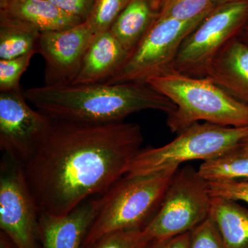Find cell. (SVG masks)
Listing matches in <instances>:
<instances>
[{
	"label": "cell",
	"mask_w": 248,
	"mask_h": 248,
	"mask_svg": "<svg viewBox=\"0 0 248 248\" xmlns=\"http://www.w3.org/2000/svg\"><path fill=\"white\" fill-rule=\"evenodd\" d=\"M38 31L0 19V60H12L38 53Z\"/></svg>",
	"instance_id": "d6986e66"
},
{
	"label": "cell",
	"mask_w": 248,
	"mask_h": 248,
	"mask_svg": "<svg viewBox=\"0 0 248 248\" xmlns=\"http://www.w3.org/2000/svg\"><path fill=\"white\" fill-rule=\"evenodd\" d=\"M35 53L12 60H0V93L20 91V79Z\"/></svg>",
	"instance_id": "603a6c76"
},
{
	"label": "cell",
	"mask_w": 248,
	"mask_h": 248,
	"mask_svg": "<svg viewBox=\"0 0 248 248\" xmlns=\"http://www.w3.org/2000/svg\"><path fill=\"white\" fill-rule=\"evenodd\" d=\"M189 248H226L210 217L191 231Z\"/></svg>",
	"instance_id": "cb8c5ba5"
},
{
	"label": "cell",
	"mask_w": 248,
	"mask_h": 248,
	"mask_svg": "<svg viewBox=\"0 0 248 248\" xmlns=\"http://www.w3.org/2000/svg\"><path fill=\"white\" fill-rule=\"evenodd\" d=\"M248 135V127L196 123L164 146L141 150L130 161L125 175H146L179 168L187 161L213 159L239 145Z\"/></svg>",
	"instance_id": "5b68a950"
},
{
	"label": "cell",
	"mask_w": 248,
	"mask_h": 248,
	"mask_svg": "<svg viewBox=\"0 0 248 248\" xmlns=\"http://www.w3.org/2000/svg\"><path fill=\"white\" fill-rule=\"evenodd\" d=\"M206 17L181 21L158 16L122 66L105 83H146L151 78L174 71L183 42Z\"/></svg>",
	"instance_id": "8992f818"
},
{
	"label": "cell",
	"mask_w": 248,
	"mask_h": 248,
	"mask_svg": "<svg viewBox=\"0 0 248 248\" xmlns=\"http://www.w3.org/2000/svg\"><path fill=\"white\" fill-rule=\"evenodd\" d=\"M143 141L137 124L53 120L40 148L23 165L40 213L66 215L105 193L125 175Z\"/></svg>",
	"instance_id": "6da1fadb"
},
{
	"label": "cell",
	"mask_w": 248,
	"mask_h": 248,
	"mask_svg": "<svg viewBox=\"0 0 248 248\" xmlns=\"http://www.w3.org/2000/svg\"><path fill=\"white\" fill-rule=\"evenodd\" d=\"M151 241L141 230L121 231L104 235L82 248H146Z\"/></svg>",
	"instance_id": "7402d4cb"
},
{
	"label": "cell",
	"mask_w": 248,
	"mask_h": 248,
	"mask_svg": "<svg viewBox=\"0 0 248 248\" xmlns=\"http://www.w3.org/2000/svg\"><path fill=\"white\" fill-rule=\"evenodd\" d=\"M128 55V52L110 31L96 34L72 84L105 83L118 71Z\"/></svg>",
	"instance_id": "9a60e30c"
},
{
	"label": "cell",
	"mask_w": 248,
	"mask_h": 248,
	"mask_svg": "<svg viewBox=\"0 0 248 248\" xmlns=\"http://www.w3.org/2000/svg\"><path fill=\"white\" fill-rule=\"evenodd\" d=\"M209 217L226 248H248V208L235 201L212 197Z\"/></svg>",
	"instance_id": "e0dca14e"
},
{
	"label": "cell",
	"mask_w": 248,
	"mask_h": 248,
	"mask_svg": "<svg viewBox=\"0 0 248 248\" xmlns=\"http://www.w3.org/2000/svg\"><path fill=\"white\" fill-rule=\"evenodd\" d=\"M203 77L248 106V45L239 36L230 41L209 63Z\"/></svg>",
	"instance_id": "4fadbf2b"
},
{
	"label": "cell",
	"mask_w": 248,
	"mask_h": 248,
	"mask_svg": "<svg viewBox=\"0 0 248 248\" xmlns=\"http://www.w3.org/2000/svg\"><path fill=\"white\" fill-rule=\"evenodd\" d=\"M241 143L216 157L203 161L198 169L201 177L208 182L248 180V151Z\"/></svg>",
	"instance_id": "ac0fdd59"
},
{
	"label": "cell",
	"mask_w": 248,
	"mask_h": 248,
	"mask_svg": "<svg viewBox=\"0 0 248 248\" xmlns=\"http://www.w3.org/2000/svg\"><path fill=\"white\" fill-rule=\"evenodd\" d=\"M248 22V0H228L213 10L183 42L174 71L203 77L209 63L223 47L239 36Z\"/></svg>",
	"instance_id": "ba28073f"
},
{
	"label": "cell",
	"mask_w": 248,
	"mask_h": 248,
	"mask_svg": "<svg viewBox=\"0 0 248 248\" xmlns=\"http://www.w3.org/2000/svg\"><path fill=\"white\" fill-rule=\"evenodd\" d=\"M160 0H130L110 31L128 53L138 45L160 13Z\"/></svg>",
	"instance_id": "2e32d148"
},
{
	"label": "cell",
	"mask_w": 248,
	"mask_h": 248,
	"mask_svg": "<svg viewBox=\"0 0 248 248\" xmlns=\"http://www.w3.org/2000/svg\"><path fill=\"white\" fill-rule=\"evenodd\" d=\"M49 118L86 124L121 122L140 111L172 113L177 107L169 98L145 82L45 86L23 93Z\"/></svg>",
	"instance_id": "7a4b0ae2"
},
{
	"label": "cell",
	"mask_w": 248,
	"mask_h": 248,
	"mask_svg": "<svg viewBox=\"0 0 248 248\" xmlns=\"http://www.w3.org/2000/svg\"><path fill=\"white\" fill-rule=\"evenodd\" d=\"M27 102L21 91L0 93V148L23 165L35 155L53 124Z\"/></svg>",
	"instance_id": "30bf717a"
},
{
	"label": "cell",
	"mask_w": 248,
	"mask_h": 248,
	"mask_svg": "<svg viewBox=\"0 0 248 248\" xmlns=\"http://www.w3.org/2000/svg\"><path fill=\"white\" fill-rule=\"evenodd\" d=\"M0 19L40 33L66 30L84 22L48 0H0Z\"/></svg>",
	"instance_id": "5bb4252c"
},
{
	"label": "cell",
	"mask_w": 248,
	"mask_h": 248,
	"mask_svg": "<svg viewBox=\"0 0 248 248\" xmlns=\"http://www.w3.org/2000/svg\"><path fill=\"white\" fill-rule=\"evenodd\" d=\"M211 200L209 183L198 170L191 166L178 169L143 231L151 240L189 232L208 218Z\"/></svg>",
	"instance_id": "52a82bcc"
},
{
	"label": "cell",
	"mask_w": 248,
	"mask_h": 248,
	"mask_svg": "<svg viewBox=\"0 0 248 248\" xmlns=\"http://www.w3.org/2000/svg\"><path fill=\"white\" fill-rule=\"evenodd\" d=\"M190 232L165 239H152L146 248H189Z\"/></svg>",
	"instance_id": "4316f807"
},
{
	"label": "cell",
	"mask_w": 248,
	"mask_h": 248,
	"mask_svg": "<svg viewBox=\"0 0 248 248\" xmlns=\"http://www.w3.org/2000/svg\"><path fill=\"white\" fill-rule=\"evenodd\" d=\"M0 248H17L14 241L4 232H0Z\"/></svg>",
	"instance_id": "83f0119b"
},
{
	"label": "cell",
	"mask_w": 248,
	"mask_h": 248,
	"mask_svg": "<svg viewBox=\"0 0 248 248\" xmlns=\"http://www.w3.org/2000/svg\"><path fill=\"white\" fill-rule=\"evenodd\" d=\"M130 0H94L85 23L94 35L110 31Z\"/></svg>",
	"instance_id": "44dd1931"
},
{
	"label": "cell",
	"mask_w": 248,
	"mask_h": 248,
	"mask_svg": "<svg viewBox=\"0 0 248 248\" xmlns=\"http://www.w3.org/2000/svg\"><path fill=\"white\" fill-rule=\"evenodd\" d=\"M208 183L212 197L243 202L248 205V180Z\"/></svg>",
	"instance_id": "d4e9b609"
},
{
	"label": "cell",
	"mask_w": 248,
	"mask_h": 248,
	"mask_svg": "<svg viewBox=\"0 0 248 248\" xmlns=\"http://www.w3.org/2000/svg\"><path fill=\"white\" fill-rule=\"evenodd\" d=\"M241 146H242L243 148H245L246 151H248V135L246 137V138L243 140V141L241 142Z\"/></svg>",
	"instance_id": "f546056e"
},
{
	"label": "cell",
	"mask_w": 248,
	"mask_h": 248,
	"mask_svg": "<svg viewBox=\"0 0 248 248\" xmlns=\"http://www.w3.org/2000/svg\"><path fill=\"white\" fill-rule=\"evenodd\" d=\"M178 169L119 179L100 197L99 213L82 248L114 232L143 231L157 212Z\"/></svg>",
	"instance_id": "277c9868"
},
{
	"label": "cell",
	"mask_w": 248,
	"mask_h": 248,
	"mask_svg": "<svg viewBox=\"0 0 248 248\" xmlns=\"http://www.w3.org/2000/svg\"><path fill=\"white\" fill-rule=\"evenodd\" d=\"M55 6L85 22L89 17L94 0H48Z\"/></svg>",
	"instance_id": "484cf974"
},
{
	"label": "cell",
	"mask_w": 248,
	"mask_h": 248,
	"mask_svg": "<svg viewBox=\"0 0 248 248\" xmlns=\"http://www.w3.org/2000/svg\"><path fill=\"white\" fill-rule=\"evenodd\" d=\"M239 37L248 45V22L247 24H246V25L245 26L242 32H241Z\"/></svg>",
	"instance_id": "f1b7e54d"
},
{
	"label": "cell",
	"mask_w": 248,
	"mask_h": 248,
	"mask_svg": "<svg viewBox=\"0 0 248 248\" xmlns=\"http://www.w3.org/2000/svg\"><path fill=\"white\" fill-rule=\"evenodd\" d=\"M94 35L85 22L66 30L41 33L38 53L45 62L46 86L74 82Z\"/></svg>",
	"instance_id": "8fae6325"
},
{
	"label": "cell",
	"mask_w": 248,
	"mask_h": 248,
	"mask_svg": "<svg viewBox=\"0 0 248 248\" xmlns=\"http://www.w3.org/2000/svg\"><path fill=\"white\" fill-rule=\"evenodd\" d=\"M228 0H160L161 17L191 21L206 17Z\"/></svg>",
	"instance_id": "ffe728a7"
},
{
	"label": "cell",
	"mask_w": 248,
	"mask_h": 248,
	"mask_svg": "<svg viewBox=\"0 0 248 248\" xmlns=\"http://www.w3.org/2000/svg\"><path fill=\"white\" fill-rule=\"evenodd\" d=\"M38 208L23 164L2 155L0 165V228L17 248H40Z\"/></svg>",
	"instance_id": "9c48e42d"
},
{
	"label": "cell",
	"mask_w": 248,
	"mask_h": 248,
	"mask_svg": "<svg viewBox=\"0 0 248 248\" xmlns=\"http://www.w3.org/2000/svg\"><path fill=\"white\" fill-rule=\"evenodd\" d=\"M146 83L177 107L168 115L167 125L172 133L179 134L200 121L223 126L248 127V106L207 77L174 71Z\"/></svg>",
	"instance_id": "3957f363"
},
{
	"label": "cell",
	"mask_w": 248,
	"mask_h": 248,
	"mask_svg": "<svg viewBox=\"0 0 248 248\" xmlns=\"http://www.w3.org/2000/svg\"><path fill=\"white\" fill-rule=\"evenodd\" d=\"M100 197L88 200L64 215L40 213V248H82L90 228L100 208Z\"/></svg>",
	"instance_id": "7c38bea8"
}]
</instances>
